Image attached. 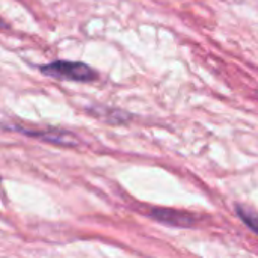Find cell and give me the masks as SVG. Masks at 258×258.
Masks as SVG:
<instances>
[{
  "mask_svg": "<svg viewBox=\"0 0 258 258\" xmlns=\"http://www.w3.org/2000/svg\"><path fill=\"white\" fill-rule=\"evenodd\" d=\"M41 73L48 77L71 80V82H94L98 74L83 62H68V60H54L41 67Z\"/></svg>",
  "mask_w": 258,
  "mask_h": 258,
  "instance_id": "cell-1",
  "label": "cell"
},
{
  "mask_svg": "<svg viewBox=\"0 0 258 258\" xmlns=\"http://www.w3.org/2000/svg\"><path fill=\"white\" fill-rule=\"evenodd\" d=\"M15 130H18L23 135H27L30 138H36L50 144H56L60 147H73L77 144L76 136L65 132V130H56V128H50V130H29L24 127H14Z\"/></svg>",
  "mask_w": 258,
  "mask_h": 258,
  "instance_id": "cell-2",
  "label": "cell"
},
{
  "mask_svg": "<svg viewBox=\"0 0 258 258\" xmlns=\"http://www.w3.org/2000/svg\"><path fill=\"white\" fill-rule=\"evenodd\" d=\"M147 215L162 224L172 227H194L197 224V218L194 215L174 209H151Z\"/></svg>",
  "mask_w": 258,
  "mask_h": 258,
  "instance_id": "cell-3",
  "label": "cell"
},
{
  "mask_svg": "<svg viewBox=\"0 0 258 258\" xmlns=\"http://www.w3.org/2000/svg\"><path fill=\"white\" fill-rule=\"evenodd\" d=\"M236 213L248 228H251L254 233L258 234V213H255L254 210H251L248 207H245V206H240V204L236 206Z\"/></svg>",
  "mask_w": 258,
  "mask_h": 258,
  "instance_id": "cell-4",
  "label": "cell"
}]
</instances>
